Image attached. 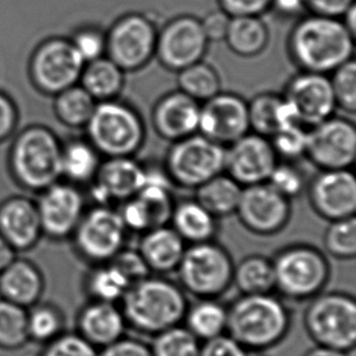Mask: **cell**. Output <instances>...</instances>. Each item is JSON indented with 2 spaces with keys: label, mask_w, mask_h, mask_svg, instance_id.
Returning <instances> with one entry per match:
<instances>
[{
  "label": "cell",
  "mask_w": 356,
  "mask_h": 356,
  "mask_svg": "<svg viewBox=\"0 0 356 356\" xmlns=\"http://www.w3.org/2000/svg\"><path fill=\"white\" fill-rule=\"evenodd\" d=\"M355 35L337 17L310 14L294 26L289 54L304 72L328 74L352 60Z\"/></svg>",
  "instance_id": "1"
},
{
  "label": "cell",
  "mask_w": 356,
  "mask_h": 356,
  "mask_svg": "<svg viewBox=\"0 0 356 356\" xmlns=\"http://www.w3.org/2000/svg\"><path fill=\"white\" fill-rule=\"evenodd\" d=\"M120 303L127 326L149 336L180 325L188 307L179 284L151 275L131 284Z\"/></svg>",
  "instance_id": "2"
},
{
  "label": "cell",
  "mask_w": 356,
  "mask_h": 356,
  "mask_svg": "<svg viewBox=\"0 0 356 356\" xmlns=\"http://www.w3.org/2000/svg\"><path fill=\"white\" fill-rule=\"evenodd\" d=\"M291 325L289 309L271 293L242 294L227 308V331L241 347L258 352L284 339Z\"/></svg>",
  "instance_id": "3"
},
{
  "label": "cell",
  "mask_w": 356,
  "mask_h": 356,
  "mask_svg": "<svg viewBox=\"0 0 356 356\" xmlns=\"http://www.w3.org/2000/svg\"><path fill=\"white\" fill-rule=\"evenodd\" d=\"M61 156L63 144L53 130L31 125L13 141L10 172L22 188L40 193L63 178Z\"/></svg>",
  "instance_id": "4"
},
{
  "label": "cell",
  "mask_w": 356,
  "mask_h": 356,
  "mask_svg": "<svg viewBox=\"0 0 356 356\" xmlns=\"http://www.w3.org/2000/svg\"><path fill=\"white\" fill-rule=\"evenodd\" d=\"M86 129L88 141L106 159L133 157L146 138L139 112L117 99L97 102Z\"/></svg>",
  "instance_id": "5"
},
{
  "label": "cell",
  "mask_w": 356,
  "mask_h": 356,
  "mask_svg": "<svg viewBox=\"0 0 356 356\" xmlns=\"http://www.w3.org/2000/svg\"><path fill=\"white\" fill-rule=\"evenodd\" d=\"M234 266L222 245L207 241L190 245L177 271L184 292L200 299H217L232 287Z\"/></svg>",
  "instance_id": "6"
},
{
  "label": "cell",
  "mask_w": 356,
  "mask_h": 356,
  "mask_svg": "<svg viewBox=\"0 0 356 356\" xmlns=\"http://www.w3.org/2000/svg\"><path fill=\"white\" fill-rule=\"evenodd\" d=\"M307 332L318 346L352 352L356 343V302L342 292L318 293L304 314Z\"/></svg>",
  "instance_id": "7"
},
{
  "label": "cell",
  "mask_w": 356,
  "mask_h": 356,
  "mask_svg": "<svg viewBox=\"0 0 356 356\" xmlns=\"http://www.w3.org/2000/svg\"><path fill=\"white\" fill-rule=\"evenodd\" d=\"M275 289L296 300L314 298L327 284L331 268L327 258L313 245H289L273 259Z\"/></svg>",
  "instance_id": "8"
},
{
  "label": "cell",
  "mask_w": 356,
  "mask_h": 356,
  "mask_svg": "<svg viewBox=\"0 0 356 356\" xmlns=\"http://www.w3.org/2000/svg\"><path fill=\"white\" fill-rule=\"evenodd\" d=\"M225 146L196 134L175 141L167 152L164 169L173 185L197 188L224 173Z\"/></svg>",
  "instance_id": "9"
},
{
  "label": "cell",
  "mask_w": 356,
  "mask_h": 356,
  "mask_svg": "<svg viewBox=\"0 0 356 356\" xmlns=\"http://www.w3.org/2000/svg\"><path fill=\"white\" fill-rule=\"evenodd\" d=\"M157 35L156 24L146 15H124L107 32L106 56L124 72L139 71L156 55Z\"/></svg>",
  "instance_id": "10"
},
{
  "label": "cell",
  "mask_w": 356,
  "mask_h": 356,
  "mask_svg": "<svg viewBox=\"0 0 356 356\" xmlns=\"http://www.w3.org/2000/svg\"><path fill=\"white\" fill-rule=\"evenodd\" d=\"M127 232L117 209L97 206L86 211L72 237L78 254L97 265L110 261L124 248Z\"/></svg>",
  "instance_id": "11"
},
{
  "label": "cell",
  "mask_w": 356,
  "mask_h": 356,
  "mask_svg": "<svg viewBox=\"0 0 356 356\" xmlns=\"http://www.w3.org/2000/svg\"><path fill=\"white\" fill-rule=\"evenodd\" d=\"M84 66V60L71 40L49 39L32 55L29 74L39 92L58 95L79 82Z\"/></svg>",
  "instance_id": "12"
},
{
  "label": "cell",
  "mask_w": 356,
  "mask_h": 356,
  "mask_svg": "<svg viewBox=\"0 0 356 356\" xmlns=\"http://www.w3.org/2000/svg\"><path fill=\"white\" fill-rule=\"evenodd\" d=\"M305 156L321 170L349 169L356 159V128L344 117H330L308 130Z\"/></svg>",
  "instance_id": "13"
},
{
  "label": "cell",
  "mask_w": 356,
  "mask_h": 356,
  "mask_svg": "<svg viewBox=\"0 0 356 356\" xmlns=\"http://www.w3.org/2000/svg\"><path fill=\"white\" fill-rule=\"evenodd\" d=\"M208 43L201 19L183 15L170 19L159 31L154 56L164 68L180 72L184 68L202 61Z\"/></svg>",
  "instance_id": "14"
},
{
  "label": "cell",
  "mask_w": 356,
  "mask_h": 356,
  "mask_svg": "<svg viewBox=\"0 0 356 356\" xmlns=\"http://www.w3.org/2000/svg\"><path fill=\"white\" fill-rule=\"evenodd\" d=\"M291 201L268 183L245 186L236 214L241 224L255 235L271 236L282 232L291 219Z\"/></svg>",
  "instance_id": "15"
},
{
  "label": "cell",
  "mask_w": 356,
  "mask_h": 356,
  "mask_svg": "<svg viewBox=\"0 0 356 356\" xmlns=\"http://www.w3.org/2000/svg\"><path fill=\"white\" fill-rule=\"evenodd\" d=\"M279 163L269 138L250 131L225 147L224 172L242 188L268 181Z\"/></svg>",
  "instance_id": "16"
},
{
  "label": "cell",
  "mask_w": 356,
  "mask_h": 356,
  "mask_svg": "<svg viewBox=\"0 0 356 356\" xmlns=\"http://www.w3.org/2000/svg\"><path fill=\"white\" fill-rule=\"evenodd\" d=\"M37 203L43 235L63 240L73 235L86 213V200L74 184L58 183L40 191Z\"/></svg>",
  "instance_id": "17"
},
{
  "label": "cell",
  "mask_w": 356,
  "mask_h": 356,
  "mask_svg": "<svg viewBox=\"0 0 356 356\" xmlns=\"http://www.w3.org/2000/svg\"><path fill=\"white\" fill-rule=\"evenodd\" d=\"M250 131L247 102L236 94L220 92L201 104L198 133L203 136L229 146Z\"/></svg>",
  "instance_id": "18"
},
{
  "label": "cell",
  "mask_w": 356,
  "mask_h": 356,
  "mask_svg": "<svg viewBox=\"0 0 356 356\" xmlns=\"http://www.w3.org/2000/svg\"><path fill=\"white\" fill-rule=\"evenodd\" d=\"M309 201L315 213L328 222L355 217L356 179L349 169L321 170L310 183Z\"/></svg>",
  "instance_id": "19"
},
{
  "label": "cell",
  "mask_w": 356,
  "mask_h": 356,
  "mask_svg": "<svg viewBox=\"0 0 356 356\" xmlns=\"http://www.w3.org/2000/svg\"><path fill=\"white\" fill-rule=\"evenodd\" d=\"M284 97L293 105L303 125L318 124L337 110L327 74L300 71L287 83Z\"/></svg>",
  "instance_id": "20"
},
{
  "label": "cell",
  "mask_w": 356,
  "mask_h": 356,
  "mask_svg": "<svg viewBox=\"0 0 356 356\" xmlns=\"http://www.w3.org/2000/svg\"><path fill=\"white\" fill-rule=\"evenodd\" d=\"M146 181V169L133 157H108L102 162L92 181V197L97 206L134 197Z\"/></svg>",
  "instance_id": "21"
},
{
  "label": "cell",
  "mask_w": 356,
  "mask_h": 356,
  "mask_svg": "<svg viewBox=\"0 0 356 356\" xmlns=\"http://www.w3.org/2000/svg\"><path fill=\"white\" fill-rule=\"evenodd\" d=\"M201 104L180 90L168 92L154 104L151 122L159 138L175 143L198 133Z\"/></svg>",
  "instance_id": "22"
},
{
  "label": "cell",
  "mask_w": 356,
  "mask_h": 356,
  "mask_svg": "<svg viewBox=\"0 0 356 356\" xmlns=\"http://www.w3.org/2000/svg\"><path fill=\"white\" fill-rule=\"evenodd\" d=\"M0 235L16 252L29 250L43 235L37 203L14 196L0 204Z\"/></svg>",
  "instance_id": "23"
},
{
  "label": "cell",
  "mask_w": 356,
  "mask_h": 356,
  "mask_svg": "<svg viewBox=\"0 0 356 356\" xmlns=\"http://www.w3.org/2000/svg\"><path fill=\"white\" fill-rule=\"evenodd\" d=\"M125 327L124 315L116 303L92 300L78 314V334L99 350L123 338Z\"/></svg>",
  "instance_id": "24"
},
{
  "label": "cell",
  "mask_w": 356,
  "mask_h": 356,
  "mask_svg": "<svg viewBox=\"0 0 356 356\" xmlns=\"http://www.w3.org/2000/svg\"><path fill=\"white\" fill-rule=\"evenodd\" d=\"M185 245L173 227L163 225L144 232L138 250L151 273L169 274L178 269Z\"/></svg>",
  "instance_id": "25"
},
{
  "label": "cell",
  "mask_w": 356,
  "mask_h": 356,
  "mask_svg": "<svg viewBox=\"0 0 356 356\" xmlns=\"http://www.w3.org/2000/svg\"><path fill=\"white\" fill-rule=\"evenodd\" d=\"M44 291L43 275L29 260L15 258L0 271V298L29 309Z\"/></svg>",
  "instance_id": "26"
},
{
  "label": "cell",
  "mask_w": 356,
  "mask_h": 356,
  "mask_svg": "<svg viewBox=\"0 0 356 356\" xmlns=\"http://www.w3.org/2000/svg\"><path fill=\"white\" fill-rule=\"evenodd\" d=\"M170 222L179 236L191 245L213 241L218 232L217 218L195 198L174 204Z\"/></svg>",
  "instance_id": "27"
},
{
  "label": "cell",
  "mask_w": 356,
  "mask_h": 356,
  "mask_svg": "<svg viewBox=\"0 0 356 356\" xmlns=\"http://www.w3.org/2000/svg\"><path fill=\"white\" fill-rule=\"evenodd\" d=\"M243 188L227 173H220L195 188V200L217 219L236 213Z\"/></svg>",
  "instance_id": "28"
},
{
  "label": "cell",
  "mask_w": 356,
  "mask_h": 356,
  "mask_svg": "<svg viewBox=\"0 0 356 356\" xmlns=\"http://www.w3.org/2000/svg\"><path fill=\"white\" fill-rule=\"evenodd\" d=\"M232 53L242 58H254L269 43V29L260 16L232 17L225 39Z\"/></svg>",
  "instance_id": "29"
},
{
  "label": "cell",
  "mask_w": 356,
  "mask_h": 356,
  "mask_svg": "<svg viewBox=\"0 0 356 356\" xmlns=\"http://www.w3.org/2000/svg\"><path fill=\"white\" fill-rule=\"evenodd\" d=\"M124 71L107 56L86 63L81 86L97 102L117 99L124 87Z\"/></svg>",
  "instance_id": "30"
},
{
  "label": "cell",
  "mask_w": 356,
  "mask_h": 356,
  "mask_svg": "<svg viewBox=\"0 0 356 356\" xmlns=\"http://www.w3.org/2000/svg\"><path fill=\"white\" fill-rule=\"evenodd\" d=\"M100 156L88 140L68 141L63 145V177L71 184L92 183L102 164Z\"/></svg>",
  "instance_id": "31"
},
{
  "label": "cell",
  "mask_w": 356,
  "mask_h": 356,
  "mask_svg": "<svg viewBox=\"0 0 356 356\" xmlns=\"http://www.w3.org/2000/svg\"><path fill=\"white\" fill-rule=\"evenodd\" d=\"M186 328L198 341H209L227 331V308L216 299H200L188 307L185 314Z\"/></svg>",
  "instance_id": "32"
},
{
  "label": "cell",
  "mask_w": 356,
  "mask_h": 356,
  "mask_svg": "<svg viewBox=\"0 0 356 356\" xmlns=\"http://www.w3.org/2000/svg\"><path fill=\"white\" fill-rule=\"evenodd\" d=\"M232 284L242 294L270 293L275 289L273 259L264 255H247L234 266Z\"/></svg>",
  "instance_id": "33"
},
{
  "label": "cell",
  "mask_w": 356,
  "mask_h": 356,
  "mask_svg": "<svg viewBox=\"0 0 356 356\" xmlns=\"http://www.w3.org/2000/svg\"><path fill=\"white\" fill-rule=\"evenodd\" d=\"M54 111L70 128H86L97 102L82 86H73L55 95Z\"/></svg>",
  "instance_id": "34"
},
{
  "label": "cell",
  "mask_w": 356,
  "mask_h": 356,
  "mask_svg": "<svg viewBox=\"0 0 356 356\" xmlns=\"http://www.w3.org/2000/svg\"><path fill=\"white\" fill-rule=\"evenodd\" d=\"M130 286L129 280L111 261L97 264L88 275L86 284L92 300L107 303L120 302Z\"/></svg>",
  "instance_id": "35"
},
{
  "label": "cell",
  "mask_w": 356,
  "mask_h": 356,
  "mask_svg": "<svg viewBox=\"0 0 356 356\" xmlns=\"http://www.w3.org/2000/svg\"><path fill=\"white\" fill-rule=\"evenodd\" d=\"M179 90L203 104L222 92V79L217 70L200 61L178 72Z\"/></svg>",
  "instance_id": "36"
},
{
  "label": "cell",
  "mask_w": 356,
  "mask_h": 356,
  "mask_svg": "<svg viewBox=\"0 0 356 356\" xmlns=\"http://www.w3.org/2000/svg\"><path fill=\"white\" fill-rule=\"evenodd\" d=\"M282 100V95L266 92H260L247 102L250 131L271 138L281 128Z\"/></svg>",
  "instance_id": "37"
},
{
  "label": "cell",
  "mask_w": 356,
  "mask_h": 356,
  "mask_svg": "<svg viewBox=\"0 0 356 356\" xmlns=\"http://www.w3.org/2000/svg\"><path fill=\"white\" fill-rule=\"evenodd\" d=\"M65 318L53 304L37 303L27 309V333L29 342L44 346L58 337L63 331Z\"/></svg>",
  "instance_id": "38"
},
{
  "label": "cell",
  "mask_w": 356,
  "mask_h": 356,
  "mask_svg": "<svg viewBox=\"0 0 356 356\" xmlns=\"http://www.w3.org/2000/svg\"><path fill=\"white\" fill-rule=\"evenodd\" d=\"M27 343V309L0 298V349L17 350Z\"/></svg>",
  "instance_id": "39"
},
{
  "label": "cell",
  "mask_w": 356,
  "mask_h": 356,
  "mask_svg": "<svg viewBox=\"0 0 356 356\" xmlns=\"http://www.w3.org/2000/svg\"><path fill=\"white\" fill-rule=\"evenodd\" d=\"M152 356H200L201 343L188 328L174 326L154 336Z\"/></svg>",
  "instance_id": "40"
},
{
  "label": "cell",
  "mask_w": 356,
  "mask_h": 356,
  "mask_svg": "<svg viewBox=\"0 0 356 356\" xmlns=\"http://www.w3.org/2000/svg\"><path fill=\"white\" fill-rule=\"evenodd\" d=\"M323 247L337 259H353L356 254L355 217L330 222L323 235Z\"/></svg>",
  "instance_id": "41"
},
{
  "label": "cell",
  "mask_w": 356,
  "mask_h": 356,
  "mask_svg": "<svg viewBox=\"0 0 356 356\" xmlns=\"http://www.w3.org/2000/svg\"><path fill=\"white\" fill-rule=\"evenodd\" d=\"M269 139L277 159L293 162L305 156L308 130L304 128L303 124L289 125L277 130Z\"/></svg>",
  "instance_id": "42"
},
{
  "label": "cell",
  "mask_w": 356,
  "mask_h": 356,
  "mask_svg": "<svg viewBox=\"0 0 356 356\" xmlns=\"http://www.w3.org/2000/svg\"><path fill=\"white\" fill-rule=\"evenodd\" d=\"M331 79L337 108L354 115L356 111V63L349 60L333 71Z\"/></svg>",
  "instance_id": "43"
},
{
  "label": "cell",
  "mask_w": 356,
  "mask_h": 356,
  "mask_svg": "<svg viewBox=\"0 0 356 356\" xmlns=\"http://www.w3.org/2000/svg\"><path fill=\"white\" fill-rule=\"evenodd\" d=\"M266 183L289 201L302 195L307 181L303 172L291 162H279L275 165Z\"/></svg>",
  "instance_id": "44"
},
{
  "label": "cell",
  "mask_w": 356,
  "mask_h": 356,
  "mask_svg": "<svg viewBox=\"0 0 356 356\" xmlns=\"http://www.w3.org/2000/svg\"><path fill=\"white\" fill-rule=\"evenodd\" d=\"M38 356H99V349L77 332H63L44 344Z\"/></svg>",
  "instance_id": "45"
},
{
  "label": "cell",
  "mask_w": 356,
  "mask_h": 356,
  "mask_svg": "<svg viewBox=\"0 0 356 356\" xmlns=\"http://www.w3.org/2000/svg\"><path fill=\"white\" fill-rule=\"evenodd\" d=\"M71 42L86 63L102 58L106 54V34L102 33L100 29H83Z\"/></svg>",
  "instance_id": "46"
},
{
  "label": "cell",
  "mask_w": 356,
  "mask_h": 356,
  "mask_svg": "<svg viewBox=\"0 0 356 356\" xmlns=\"http://www.w3.org/2000/svg\"><path fill=\"white\" fill-rule=\"evenodd\" d=\"M110 261L112 264L116 265L120 273L129 280L131 284L151 275L149 266L146 265L138 250H128L124 247Z\"/></svg>",
  "instance_id": "47"
},
{
  "label": "cell",
  "mask_w": 356,
  "mask_h": 356,
  "mask_svg": "<svg viewBox=\"0 0 356 356\" xmlns=\"http://www.w3.org/2000/svg\"><path fill=\"white\" fill-rule=\"evenodd\" d=\"M220 10L230 17L260 16L271 9L273 0H218Z\"/></svg>",
  "instance_id": "48"
},
{
  "label": "cell",
  "mask_w": 356,
  "mask_h": 356,
  "mask_svg": "<svg viewBox=\"0 0 356 356\" xmlns=\"http://www.w3.org/2000/svg\"><path fill=\"white\" fill-rule=\"evenodd\" d=\"M245 352L247 349L241 347L235 339L222 334L203 343L200 356H245Z\"/></svg>",
  "instance_id": "49"
},
{
  "label": "cell",
  "mask_w": 356,
  "mask_h": 356,
  "mask_svg": "<svg viewBox=\"0 0 356 356\" xmlns=\"http://www.w3.org/2000/svg\"><path fill=\"white\" fill-rule=\"evenodd\" d=\"M99 356H152L151 348L131 338H120L99 350Z\"/></svg>",
  "instance_id": "50"
},
{
  "label": "cell",
  "mask_w": 356,
  "mask_h": 356,
  "mask_svg": "<svg viewBox=\"0 0 356 356\" xmlns=\"http://www.w3.org/2000/svg\"><path fill=\"white\" fill-rule=\"evenodd\" d=\"M17 122L19 111L15 102L6 94L0 92V143L13 136Z\"/></svg>",
  "instance_id": "51"
},
{
  "label": "cell",
  "mask_w": 356,
  "mask_h": 356,
  "mask_svg": "<svg viewBox=\"0 0 356 356\" xmlns=\"http://www.w3.org/2000/svg\"><path fill=\"white\" fill-rule=\"evenodd\" d=\"M230 16L225 14L222 10L213 11L201 19L203 32L207 37L208 42H220L225 39L229 24H230Z\"/></svg>",
  "instance_id": "52"
},
{
  "label": "cell",
  "mask_w": 356,
  "mask_h": 356,
  "mask_svg": "<svg viewBox=\"0 0 356 356\" xmlns=\"http://www.w3.org/2000/svg\"><path fill=\"white\" fill-rule=\"evenodd\" d=\"M310 14L341 19L348 10L355 5V0H307Z\"/></svg>",
  "instance_id": "53"
},
{
  "label": "cell",
  "mask_w": 356,
  "mask_h": 356,
  "mask_svg": "<svg viewBox=\"0 0 356 356\" xmlns=\"http://www.w3.org/2000/svg\"><path fill=\"white\" fill-rule=\"evenodd\" d=\"M271 9L284 17H297L308 11L307 0H273Z\"/></svg>",
  "instance_id": "54"
},
{
  "label": "cell",
  "mask_w": 356,
  "mask_h": 356,
  "mask_svg": "<svg viewBox=\"0 0 356 356\" xmlns=\"http://www.w3.org/2000/svg\"><path fill=\"white\" fill-rule=\"evenodd\" d=\"M16 258V250L0 235V271Z\"/></svg>",
  "instance_id": "55"
},
{
  "label": "cell",
  "mask_w": 356,
  "mask_h": 356,
  "mask_svg": "<svg viewBox=\"0 0 356 356\" xmlns=\"http://www.w3.org/2000/svg\"><path fill=\"white\" fill-rule=\"evenodd\" d=\"M305 356H348V353L341 352L333 348L318 346L314 348L310 352L307 353Z\"/></svg>",
  "instance_id": "56"
},
{
  "label": "cell",
  "mask_w": 356,
  "mask_h": 356,
  "mask_svg": "<svg viewBox=\"0 0 356 356\" xmlns=\"http://www.w3.org/2000/svg\"><path fill=\"white\" fill-rule=\"evenodd\" d=\"M344 19H342L343 24H346L350 32L355 35L356 31V9L355 5H353L350 9L348 10L346 14L343 15Z\"/></svg>",
  "instance_id": "57"
},
{
  "label": "cell",
  "mask_w": 356,
  "mask_h": 356,
  "mask_svg": "<svg viewBox=\"0 0 356 356\" xmlns=\"http://www.w3.org/2000/svg\"><path fill=\"white\" fill-rule=\"evenodd\" d=\"M245 356H259L257 354V352H252V350H247L245 352Z\"/></svg>",
  "instance_id": "58"
}]
</instances>
